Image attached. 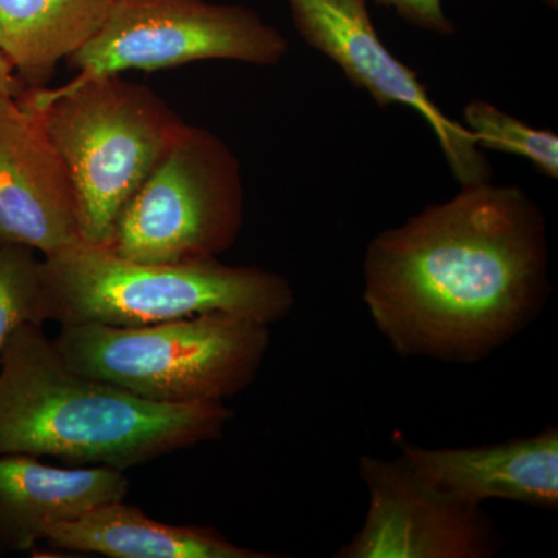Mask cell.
<instances>
[{"label": "cell", "instance_id": "ba28073f", "mask_svg": "<svg viewBox=\"0 0 558 558\" xmlns=\"http://www.w3.org/2000/svg\"><path fill=\"white\" fill-rule=\"evenodd\" d=\"M293 25L312 49L339 65L380 108L416 110L438 138L451 174L461 186L492 182L494 170L464 124L429 98L417 73L399 61L377 35L368 0H288Z\"/></svg>", "mask_w": 558, "mask_h": 558}, {"label": "cell", "instance_id": "ac0fdd59", "mask_svg": "<svg viewBox=\"0 0 558 558\" xmlns=\"http://www.w3.org/2000/svg\"><path fill=\"white\" fill-rule=\"evenodd\" d=\"M25 89H27V86L22 83L20 76L14 72L13 65L0 50V95L20 97Z\"/></svg>", "mask_w": 558, "mask_h": 558}, {"label": "cell", "instance_id": "52a82bcc", "mask_svg": "<svg viewBox=\"0 0 558 558\" xmlns=\"http://www.w3.org/2000/svg\"><path fill=\"white\" fill-rule=\"evenodd\" d=\"M289 43L256 11L205 0H116L100 31L68 58L78 84L128 70L223 60L271 68Z\"/></svg>", "mask_w": 558, "mask_h": 558}, {"label": "cell", "instance_id": "2e32d148", "mask_svg": "<svg viewBox=\"0 0 558 558\" xmlns=\"http://www.w3.org/2000/svg\"><path fill=\"white\" fill-rule=\"evenodd\" d=\"M39 260L24 245L0 247V355L11 333L25 323L43 325Z\"/></svg>", "mask_w": 558, "mask_h": 558}, {"label": "cell", "instance_id": "3957f363", "mask_svg": "<svg viewBox=\"0 0 558 558\" xmlns=\"http://www.w3.org/2000/svg\"><path fill=\"white\" fill-rule=\"evenodd\" d=\"M43 318L64 325L119 328L156 325L202 314L281 322L295 307L288 278L218 258L140 263L112 248L78 242L39 260Z\"/></svg>", "mask_w": 558, "mask_h": 558}, {"label": "cell", "instance_id": "7c38bea8", "mask_svg": "<svg viewBox=\"0 0 558 558\" xmlns=\"http://www.w3.org/2000/svg\"><path fill=\"white\" fill-rule=\"evenodd\" d=\"M130 487L124 470L54 468L32 454H0V550H32L54 524L123 501Z\"/></svg>", "mask_w": 558, "mask_h": 558}, {"label": "cell", "instance_id": "9a60e30c", "mask_svg": "<svg viewBox=\"0 0 558 558\" xmlns=\"http://www.w3.org/2000/svg\"><path fill=\"white\" fill-rule=\"evenodd\" d=\"M462 124L481 149L498 150L531 161L539 174L558 179V135L549 130L529 126L484 100L464 106Z\"/></svg>", "mask_w": 558, "mask_h": 558}, {"label": "cell", "instance_id": "6da1fadb", "mask_svg": "<svg viewBox=\"0 0 558 558\" xmlns=\"http://www.w3.org/2000/svg\"><path fill=\"white\" fill-rule=\"evenodd\" d=\"M362 271L363 303L396 354L472 365L549 299L545 215L519 185L461 186L374 236Z\"/></svg>", "mask_w": 558, "mask_h": 558}, {"label": "cell", "instance_id": "7a4b0ae2", "mask_svg": "<svg viewBox=\"0 0 558 558\" xmlns=\"http://www.w3.org/2000/svg\"><path fill=\"white\" fill-rule=\"evenodd\" d=\"M233 417L226 402H154L84 376L36 323L0 355V454L128 470L218 440Z\"/></svg>", "mask_w": 558, "mask_h": 558}, {"label": "cell", "instance_id": "5b68a950", "mask_svg": "<svg viewBox=\"0 0 558 558\" xmlns=\"http://www.w3.org/2000/svg\"><path fill=\"white\" fill-rule=\"evenodd\" d=\"M58 354L84 376L161 403L226 402L258 376L270 325L240 315L194 317L119 328L64 325Z\"/></svg>", "mask_w": 558, "mask_h": 558}, {"label": "cell", "instance_id": "277c9868", "mask_svg": "<svg viewBox=\"0 0 558 558\" xmlns=\"http://www.w3.org/2000/svg\"><path fill=\"white\" fill-rule=\"evenodd\" d=\"M68 171L81 238L110 247L117 220L186 123L148 87L101 76L58 89L27 87Z\"/></svg>", "mask_w": 558, "mask_h": 558}, {"label": "cell", "instance_id": "e0dca14e", "mask_svg": "<svg viewBox=\"0 0 558 558\" xmlns=\"http://www.w3.org/2000/svg\"><path fill=\"white\" fill-rule=\"evenodd\" d=\"M374 2L395 10L403 21L422 31L444 36H451L454 33V25L444 13L442 0H374Z\"/></svg>", "mask_w": 558, "mask_h": 558}, {"label": "cell", "instance_id": "5bb4252c", "mask_svg": "<svg viewBox=\"0 0 558 558\" xmlns=\"http://www.w3.org/2000/svg\"><path fill=\"white\" fill-rule=\"evenodd\" d=\"M116 0H0V50L22 83L39 87L80 50Z\"/></svg>", "mask_w": 558, "mask_h": 558}, {"label": "cell", "instance_id": "ffe728a7", "mask_svg": "<svg viewBox=\"0 0 558 558\" xmlns=\"http://www.w3.org/2000/svg\"><path fill=\"white\" fill-rule=\"evenodd\" d=\"M0 247H2V245H0Z\"/></svg>", "mask_w": 558, "mask_h": 558}, {"label": "cell", "instance_id": "9c48e42d", "mask_svg": "<svg viewBox=\"0 0 558 558\" xmlns=\"http://www.w3.org/2000/svg\"><path fill=\"white\" fill-rule=\"evenodd\" d=\"M360 480L369 505L362 527L336 558H488L502 545L483 506L451 501L398 457L363 454Z\"/></svg>", "mask_w": 558, "mask_h": 558}, {"label": "cell", "instance_id": "8992f818", "mask_svg": "<svg viewBox=\"0 0 558 558\" xmlns=\"http://www.w3.org/2000/svg\"><path fill=\"white\" fill-rule=\"evenodd\" d=\"M244 226L241 163L223 140L185 124L117 220L110 247L140 263L218 258Z\"/></svg>", "mask_w": 558, "mask_h": 558}, {"label": "cell", "instance_id": "30bf717a", "mask_svg": "<svg viewBox=\"0 0 558 558\" xmlns=\"http://www.w3.org/2000/svg\"><path fill=\"white\" fill-rule=\"evenodd\" d=\"M78 242L72 183L39 113L0 95V245L49 256Z\"/></svg>", "mask_w": 558, "mask_h": 558}, {"label": "cell", "instance_id": "4fadbf2b", "mask_svg": "<svg viewBox=\"0 0 558 558\" xmlns=\"http://www.w3.org/2000/svg\"><path fill=\"white\" fill-rule=\"evenodd\" d=\"M51 548L110 558H278L234 545L215 527L174 526L149 519L123 501L109 502L81 519L54 524Z\"/></svg>", "mask_w": 558, "mask_h": 558}, {"label": "cell", "instance_id": "d6986e66", "mask_svg": "<svg viewBox=\"0 0 558 558\" xmlns=\"http://www.w3.org/2000/svg\"><path fill=\"white\" fill-rule=\"evenodd\" d=\"M543 3L549 7V9L556 10L558 7V0H542Z\"/></svg>", "mask_w": 558, "mask_h": 558}, {"label": "cell", "instance_id": "8fae6325", "mask_svg": "<svg viewBox=\"0 0 558 558\" xmlns=\"http://www.w3.org/2000/svg\"><path fill=\"white\" fill-rule=\"evenodd\" d=\"M398 458L422 483L451 501L483 506L505 499L558 509V428L529 438L461 449H427L396 433Z\"/></svg>", "mask_w": 558, "mask_h": 558}]
</instances>
